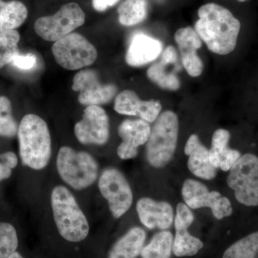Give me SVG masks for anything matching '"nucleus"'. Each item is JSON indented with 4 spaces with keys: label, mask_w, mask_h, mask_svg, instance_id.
<instances>
[{
    "label": "nucleus",
    "mask_w": 258,
    "mask_h": 258,
    "mask_svg": "<svg viewBox=\"0 0 258 258\" xmlns=\"http://www.w3.org/2000/svg\"><path fill=\"white\" fill-rule=\"evenodd\" d=\"M179 135V119L174 112L166 111L159 115L147 142L146 157L154 168H162L174 157Z\"/></svg>",
    "instance_id": "nucleus-4"
},
{
    "label": "nucleus",
    "mask_w": 258,
    "mask_h": 258,
    "mask_svg": "<svg viewBox=\"0 0 258 258\" xmlns=\"http://www.w3.org/2000/svg\"><path fill=\"white\" fill-rule=\"evenodd\" d=\"M72 89L79 93V101L83 106H99L110 103L117 96L114 84H103L94 70H83L75 76Z\"/></svg>",
    "instance_id": "nucleus-11"
},
{
    "label": "nucleus",
    "mask_w": 258,
    "mask_h": 258,
    "mask_svg": "<svg viewBox=\"0 0 258 258\" xmlns=\"http://www.w3.org/2000/svg\"><path fill=\"white\" fill-rule=\"evenodd\" d=\"M162 50V42L143 32H137L131 40L125 61L132 67H141L157 60Z\"/></svg>",
    "instance_id": "nucleus-18"
},
{
    "label": "nucleus",
    "mask_w": 258,
    "mask_h": 258,
    "mask_svg": "<svg viewBox=\"0 0 258 258\" xmlns=\"http://www.w3.org/2000/svg\"><path fill=\"white\" fill-rule=\"evenodd\" d=\"M19 125L13 115L11 102L0 97V137L13 138L18 134Z\"/></svg>",
    "instance_id": "nucleus-27"
},
{
    "label": "nucleus",
    "mask_w": 258,
    "mask_h": 258,
    "mask_svg": "<svg viewBox=\"0 0 258 258\" xmlns=\"http://www.w3.org/2000/svg\"><path fill=\"white\" fill-rule=\"evenodd\" d=\"M20 35L16 30L0 33V69L6 64L12 63L20 53L18 43Z\"/></svg>",
    "instance_id": "nucleus-26"
},
{
    "label": "nucleus",
    "mask_w": 258,
    "mask_h": 258,
    "mask_svg": "<svg viewBox=\"0 0 258 258\" xmlns=\"http://www.w3.org/2000/svg\"><path fill=\"white\" fill-rule=\"evenodd\" d=\"M174 39L181 52L182 64L191 77H198L203 74L204 64L197 50L201 48V38L191 27L180 28L176 32Z\"/></svg>",
    "instance_id": "nucleus-16"
},
{
    "label": "nucleus",
    "mask_w": 258,
    "mask_h": 258,
    "mask_svg": "<svg viewBox=\"0 0 258 258\" xmlns=\"http://www.w3.org/2000/svg\"><path fill=\"white\" fill-rule=\"evenodd\" d=\"M161 104L156 100L142 101L134 91L125 90L115 96L114 109L122 115H136L152 123L160 115Z\"/></svg>",
    "instance_id": "nucleus-15"
},
{
    "label": "nucleus",
    "mask_w": 258,
    "mask_h": 258,
    "mask_svg": "<svg viewBox=\"0 0 258 258\" xmlns=\"http://www.w3.org/2000/svg\"><path fill=\"white\" fill-rule=\"evenodd\" d=\"M137 211L141 222L149 230H168L174 222V210L166 202L141 198L137 202Z\"/></svg>",
    "instance_id": "nucleus-17"
},
{
    "label": "nucleus",
    "mask_w": 258,
    "mask_h": 258,
    "mask_svg": "<svg viewBox=\"0 0 258 258\" xmlns=\"http://www.w3.org/2000/svg\"><path fill=\"white\" fill-rule=\"evenodd\" d=\"M242 155L240 151L237 149L227 148L220 159V169L225 172L230 171Z\"/></svg>",
    "instance_id": "nucleus-31"
},
{
    "label": "nucleus",
    "mask_w": 258,
    "mask_h": 258,
    "mask_svg": "<svg viewBox=\"0 0 258 258\" xmlns=\"http://www.w3.org/2000/svg\"><path fill=\"white\" fill-rule=\"evenodd\" d=\"M51 206L56 227L62 238L79 242L88 237L90 227L87 218L67 187L58 185L52 189Z\"/></svg>",
    "instance_id": "nucleus-3"
},
{
    "label": "nucleus",
    "mask_w": 258,
    "mask_h": 258,
    "mask_svg": "<svg viewBox=\"0 0 258 258\" xmlns=\"http://www.w3.org/2000/svg\"><path fill=\"white\" fill-rule=\"evenodd\" d=\"M8 258H25L21 254L19 253L18 252H15L14 253L12 254Z\"/></svg>",
    "instance_id": "nucleus-35"
},
{
    "label": "nucleus",
    "mask_w": 258,
    "mask_h": 258,
    "mask_svg": "<svg viewBox=\"0 0 258 258\" xmlns=\"http://www.w3.org/2000/svg\"><path fill=\"white\" fill-rule=\"evenodd\" d=\"M227 184L236 201L246 208L258 207V156L245 153L232 166Z\"/></svg>",
    "instance_id": "nucleus-6"
},
{
    "label": "nucleus",
    "mask_w": 258,
    "mask_h": 258,
    "mask_svg": "<svg viewBox=\"0 0 258 258\" xmlns=\"http://www.w3.org/2000/svg\"><path fill=\"white\" fill-rule=\"evenodd\" d=\"M172 234L163 230L154 235L141 252L142 258H170L173 244Z\"/></svg>",
    "instance_id": "nucleus-23"
},
{
    "label": "nucleus",
    "mask_w": 258,
    "mask_h": 258,
    "mask_svg": "<svg viewBox=\"0 0 258 258\" xmlns=\"http://www.w3.org/2000/svg\"><path fill=\"white\" fill-rule=\"evenodd\" d=\"M146 239L143 228L132 227L113 244L107 258H137L144 248Z\"/></svg>",
    "instance_id": "nucleus-20"
},
{
    "label": "nucleus",
    "mask_w": 258,
    "mask_h": 258,
    "mask_svg": "<svg viewBox=\"0 0 258 258\" xmlns=\"http://www.w3.org/2000/svg\"><path fill=\"white\" fill-rule=\"evenodd\" d=\"M222 258H258V230L231 244Z\"/></svg>",
    "instance_id": "nucleus-24"
},
{
    "label": "nucleus",
    "mask_w": 258,
    "mask_h": 258,
    "mask_svg": "<svg viewBox=\"0 0 258 258\" xmlns=\"http://www.w3.org/2000/svg\"><path fill=\"white\" fill-rule=\"evenodd\" d=\"M119 0H93V6L96 11L103 12L116 4Z\"/></svg>",
    "instance_id": "nucleus-34"
},
{
    "label": "nucleus",
    "mask_w": 258,
    "mask_h": 258,
    "mask_svg": "<svg viewBox=\"0 0 258 258\" xmlns=\"http://www.w3.org/2000/svg\"><path fill=\"white\" fill-rule=\"evenodd\" d=\"M52 55L59 66L69 71L88 67L98 57L96 49L81 34L72 32L55 42Z\"/></svg>",
    "instance_id": "nucleus-8"
},
{
    "label": "nucleus",
    "mask_w": 258,
    "mask_h": 258,
    "mask_svg": "<svg viewBox=\"0 0 258 258\" xmlns=\"http://www.w3.org/2000/svg\"><path fill=\"white\" fill-rule=\"evenodd\" d=\"M181 195L189 208H210L217 220H221L233 214L232 203L228 198L218 191H210L208 186L197 180L186 179L183 184Z\"/></svg>",
    "instance_id": "nucleus-10"
},
{
    "label": "nucleus",
    "mask_w": 258,
    "mask_h": 258,
    "mask_svg": "<svg viewBox=\"0 0 258 258\" xmlns=\"http://www.w3.org/2000/svg\"><path fill=\"white\" fill-rule=\"evenodd\" d=\"M85 21L86 15L81 7L71 3L62 5L55 15L37 19L34 28L44 40L55 42L82 26Z\"/></svg>",
    "instance_id": "nucleus-7"
},
{
    "label": "nucleus",
    "mask_w": 258,
    "mask_h": 258,
    "mask_svg": "<svg viewBox=\"0 0 258 258\" xmlns=\"http://www.w3.org/2000/svg\"><path fill=\"white\" fill-rule=\"evenodd\" d=\"M20 156L24 165L45 169L52 154V142L46 122L35 114L25 115L18 127Z\"/></svg>",
    "instance_id": "nucleus-2"
},
{
    "label": "nucleus",
    "mask_w": 258,
    "mask_h": 258,
    "mask_svg": "<svg viewBox=\"0 0 258 258\" xmlns=\"http://www.w3.org/2000/svg\"><path fill=\"white\" fill-rule=\"evenodd\" d=\"M56 166L61 179L76 190L87 189L94 184L99 170L98 162L91 154L69 147L60 148Z\"/></svg>",
    "instance_id": "nucleus-5"
},
{
    "label": "nucleus",
    "mask_w": 258,
    "mask_h": 258,
    "mask_svg": "<svg viewBox=\"0 0 258 258\" xmlns=\"http://www.w3.org/2000/svg\"><path fill=\"white\" fill-rule=\"evenodd\" d=\"M147 0H125L118 9V21L123 26H133L147 18Z\"/></svg>",
    "instance_id": "nucleus-22"
},
{
    "label": "nucleus",
    "mask_w": 258,
    "mask_h": 258,
    "mask_svg": "<svg viewBox=\"0 0 258 258\" xmlns=\"http://www.w3.org/2000/svg\"><path fill=\"white\" fill-rule=\"evenodd\" d=\"M195 30L209 50L225 55L235 50L240 33V21L230 10L215 3H208L198 10Z\"/></svg>",
    "instance_id": "nucleus-1"
},
{
    "label": "nucleus",
    "mask_w": 258,
    "mask_h": 258,
    "mask_svg": "<svg viewBox=\"0 0 258 258\" xmlns=\"http://www.w3.org/2000/svg\"><path fill=\"white\" fill-rule=\"evenodd\" d=\"M18 164V157L14 152H7L0 154V182L9 179L12 171Z\"/></svg>",
    "instance_id": "nucleus-30"
},
{
    "label": "nucleus",
    "mask_w": 258,
    "mask_h": 258,
    "mask_svg": "<svg viewBox=\"0 0 258 258\" xmlns=\"http://www.w3.org/2000/svg\"><path fill=\"white\" fill-rule=\"evenodd\" d=\"M98 188L108 202L112 215L120 218L128 212L133 203V192L128 180L121 171L108 167L102 171Z\"/></svg>",
    "instance_id": "nucleus-9"
},
{
    "label": "nucleus",
    "mask_w": 258,
    "mask_h": 258,
    "mask_svg": "<svg viewBox=\"0 0 258 258\" xmlns=\"http://www.w3.org/2000/svg\"><path fill=\"white\" fill-rule=\"evenodd\" d=\"M18 237L13 225L8 222H0V258H8L16 252Z\"/></svg>",
    "instance_id": "nucleus-28"
},
{
    "label": "nucleus",
    "mask_w": 258,
    "mask_h": 258,
    "mask_svg": "<svg viewBox=\"0 0 258 258\" xmlns=\"http://www.w3.org/2000/svg\"><path fill=\"white\" fill-rule=\"evenodd\" d=\"M237 1L240 2V3H243V2L247 1V0H237Z\"/></svg>",
    "instance_id": "nucleus-36"
},
{
    "label": "nucleus",
    "mask_w": 258,
    "mask_h": 258,
    "mask_svg": "<svg viewBox=\"0 0 258 258\" xmlns=\"http://www.w3.org/2000/svg\"><path fill=\"white\" fill-rule=\"evenodd\" d=\"M194 220L195 216L189 207L182 203L178 204L174 220L176 234L172 244L173 252L177 257L194 256L203 248V242L187 231Z\"/></svg>",
    "instance_id": "nucleus-13"
},
{
    "label": "nucleus",
    "mask_w": 258,
    "mask_h": 258,
    "mask_svg": "<svg viewBox=\"0 0 258 258\" xmlns=\"http://www.w3.org/2000/svg\"><path fill=\"white\" fill-rule=\"evenodd\" d=\"M184 153L189 157L188 169L199 178L212 180L216 177L217 168L210 160L209 150L200 142L197 134H191L186 142Z\"/></svg>",
    "instance_id": "nucleus-19"
},
{
    "label": "nucleus",
    "mask_w": 258,
    "mask_h": 258,
    "mask_svg": "<svg viewBox=\"0 0 258 258\" xmlns=\"http://www.w3.org/2000/svg\"><path fill=\"white\" fill-rule=\"evenodd\" d=\"M177 57L176 49L173 46H168L161 53V60L169 64H175Z\"/></svg>",
    "instance_id": "nucleus-33"
},
{
    "label": "nucleus",
    "mask_w": 258,
    "mask_h": 258,
    "mask_svg": "<svg viewBox=\"0 0 258 258\" xmlns=\"http://www.w3.org/2000/svg\"><path fill=\"white\" fill-rule=\"evenodd\" d=\"M37 57L34 54L28 53L20 55L19 53L11 64L16 69L23 70V71H30L35 69V66H37Z\"/></svg>",
    "instance_id": "nucleus-32"
},
{
    "label": "nucleus",
    "mask_w": 258,
    "mask_h": 258,
    "mask_svg": "<svg viewBox=\"0 0 258 258\" xmlns=\"http://www.w3.org/2000/svg\"><path fill=\"white\" fill-rule=\"evenodd\" d=\"M230 133L225 129L220 128L215 131L212 139V145L209 150L210 160L212 165L220 168V159L222 154L229 147Z\"/></svg>",
    "instance_id": "nucleus-29"
},
{
    "label": "nucleus",
    "mask_w": 258,
    "mask_h": 258,
    "mask_svg": "<svg viewBox=\"0 0 258 258\" xmlns=\"http://www.w3.org/2000/svg\"><path fill=\"white\" fill-rule=\"evenodd\" d=\"M168 66L169 64L161 60L153 64L148 69V78L162 89L177 91L181 86V83L175 74L167 71Z\"/></svg>",
    "instance_id": "nucleus-25"
},
{
    "label": "nucleus",
    "mask_w": 258,
    "mask_h": 258,
    "mask_svg": "<svg viewBox=\"0 0 258 258\" xmlns=\"http://www.w3.org/2000/svg\"><path fill=\"white\" fill-rule=\"evenodd\" d=\"M28 15V9L23 3L16 0H0V33L14 30L21 26Z\"/></svg>",
    "instance_id": "nucleus-21"
},
{
    "label": "nucleus",
    "mask_w": 258,
    "mask_h": 258,
    "mask_svg": "<svg viewBox=\"0 0 258 258\" xmlns=\"http://www.w3.org/2000/svg\"><path fill=\"white\" fill-rule=\"evenodd\" d=\"M149 123L142 119L123 120L118 133L122 139L117 149L118 157L123 160L134 159L138 154V148L147 144L151 134Z\"/></svg>",
    "instance_id": "nucleus-14"
},
{
    "label": "nucleus",
    "mask_w": 258,
    "mask_h": 258,
    "mask_svg": "<svg viewBox=\"0 0 258 258\" xmlns=\"http://www.w3.org/2000/svg\"><path fill=\"white\" fill-rule=\"evenodd\" d=\"M74 133L84 145L106 144L110 135L109 118L106 111L99 106H87L82 120L75 125Z\"/></svg>",
    "instance_id": "nucleus-12"
}]
</instances>
